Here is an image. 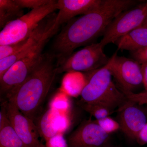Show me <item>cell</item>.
<instances>
[{"label":"cell","mask_w":147,"mask_h":147,"mask_svg":"<svg viewBox=\"0 0 147 147\" xmlns=\"http://www.w3.org/2000/svg\"><path fill=\"white\" fill-rule=\"evenodd\" d=\"M70 73L68 76L69 93L74 96L81 95L88 82V76L86 78L81 72L73 71Z\"/></svg>","instance_id":"e0dca14e"},{"label":"cell","mask_w":147,"mask_h":147,"mask_svg":"<svg viewBox=\"0 0 147 147\" xmlns=\"http://www.w3.org/2000/svg\"><path fill=\"white\" fill-rule=\"evenodd\" d=\"M95 121L100 128L109 135L120 130V125L118 121L110 117V116Z\"/></svg>","instance_id":"d6986e66"},{"label":"cell","mask_w":147,"mask_h":147,"mask_svg":"<svg viewBox=\"0 0 147 147\" xmlns=\"http://www.w3.org/2000/svg\"><path fill=\"white\" fill-rule=\"evenodd\" d=\"M140 3L135 0H103L96 10L68 21L53 43V55L58 59V64L69 57L76 48L103 34L116 16Z\"/></svg>","instance_id":"6da1fadb"},{"label":"cell","mask_w":147,"mask_h":147,"mask_svg":"<svg viewBox=\"0 0 147 147\" xmlns=\"http://www.w3.org/2000/svg\"><path fill=\"white\" fill-rule=\"evenodd\" d=\"M58 9L57 1H53L11 21L1 30L0 45L17 43L28 37L42 20Z\"/></svg>","instance_id":"5b68a950"},{"label":"cell","mask_w":147,"mask_h":147,"mask_svg":"<svg viewBox=\"0 0 147 147\" xmlns=\"http://www.w3.org/2000/svg\"><path fill=\"white\" fill-rule=\"evenodd\" d=\"M70 107V103L68 98L65 96L64 98L62 97H56L54 99L51 103V108L57 110L58 112L60 111L67 112Z\"/></svg>","instance_id":"44dd1931"},{"label":"cell","mask_w":147,"mask_h":147,"mask_svg":"<svg viewBox=\"0 0 147 147\" xmlns=\"http://www.w3.org/2000/svg\"><path fill=\"white\" fill-rule=\"evenodd\" d=\"M79 104L80 107L94 117L96 120L110 116L114 111L105 105L97 103H84L80 101Z\"/></svg>","instance_id":"ac0fdd59"},{"label":"cell","mask_w":147,"mask_h":147,"mask_svg":"<svg viewBox=\"0 0 147 147\" xmlns=\"http://www.w3.org/2000/svg\"><path fill=\"white\" fill-rule=\"evenodd\" d=\"M60 27L56 24L55 20L30 51L11 66L0 78L1 98L8 99L26 80L43 59L45 54H42V51L45 45L50 38L57 33Z\"/></svg>","instance_id":"3957f363"},{"label":"cell","mask_w":147,"mask_h":147,"mask_svg":"<svg viewBox=\"0 0 147 147\" xmlns=\"http://www.w3.org/2000/svg\"><path fill=\"white\" fill-rule=\"evenodd\" d=\"M128 100L136 102L139 105H147V92L139 93H129L125 94Z\"/></svg>","instance_id":"7402d4cb"},{"label":"cell","mask_w":147,"mask_h":147,"mask_svg":"<svg viewBox=\"0 0 147 147\" xmlns=\"http://www.w3.org/2000/svg\"><path fill=\"white\" fill-rule=\"evenodd\" d=\"M146 110L147 113V108ZM136 140L137 143L141 146L147 144V123L139 132Z\"/></svg>","instance_id":"d4e9b609"},{"label":"cell","mask_w":147,"mask_h":147,"mask_svg":"<svg viewBox=\"0 0 147 147\" xmlns=\"http://www.w3.org/2000/svg\"><path fill=\"white\" fill-rule=\"evenodd\" d=\"M0 147H26L11 124L3 104L0 111Z\"/></svg>","instance_id":"9a60e30c"},{"label":"cell","mask_w":147,"mask_h":147,"mask_svg":"<svg viewBox=\"0 0 147 147\" xmlns=\"http://www.w3.org/2000/svg\"><path fill=\"white\" fill-rule=\"evenodd\" d=\"M139 104L129 100L118 109V119L120 130L127 137L136 140L137 136L147 123L145 110Z\"/></svg>","instance_id":"8fae6325"},{"label":"cell","mask_w":147,"mask_h":147,"mask_svg":"<svg viewBox=\"0 0 147 147\" xmlns=\"http://www.w3.org/2000/svg\"><path fill=\"white\" fill-rule=\"evenodd\" d=\"M103 0H58L56 24L61 26L75 16L85 15L99 7Z\"/></svg>","instance_id":"7c38bea8"},{"label":"cell","mask_w":147,"mask_h":147,"mask_svg":"<svg viewBox=\"0 0 147 147\" xmlns=\"http://www.w3.org/2000/svg\"><path fill=\"white\" fill-rule=\"evenodd\" d=\"M141 69L143 77V85L146 89V91L147 92V63L141 65Z\"/></svg>","instance_id":"484cf974"},{"label":"cell","mask_w":147,"mask_h":147,"mask_svg":"<svg viewBox=\"0 0 147 147\" xmlns=\"http://www.w3.org/2000/svg\"><path fill=\"white\" fill-rule=\"evenodd\" d=\"M47 147H69L67 142L61 134L52 137L46 142Z\"/></svg>","instance_id":"603a6c76"},{"label":"cell","mask_w":147,"mask_h":147,"mask_svg":"<svg viewBox=\"0 0 147 147\" xmlns=\"http://www.w3.org/2000/svg\"><path fill=\"white\" fill-rule=\"evenodd\" d=\"M142 26H147V17L145 20Z\"/></svg>","instance_id":"4316f807"},{"label":"cell","mask_w":147,"mask_h":147,"mask_svg":"<svg viewBox=\"0 0 147 147\" xmlns=\"http://www.w3.org/2000/svg\"><path fill=\"white\" fill-rule=\"evenodd\" d=\"M36 125L40 135L46 142L65 130L67 121L65 115L50 108L40 118Z\"/></svg>","instance_id":"4fadbf2b"},{"label":"cell","mask_w":147,"mask_h":147,"mask_svg":"<svg viewBox=\"0 0 147 147\" xmlns=\"http://www.w3.org/2000/svg\"><path fill=\"white\" fill-rule=\"evenodd\" d=\"M53 0H16L22 8L34 9L46 5L53 1Z\"/></svg>","instance_id":"ffe728a7"},{"label":"cell","mask_w":147,"mask_h":147,"mask_svg":"<svg viewBox=\"0 0 147 147\" xmlns=\"http://www.w3.org/2000/svg\"><path fill=\"white\" fill-rule=\"evenodd\" d=\"M118 50L134 52L147 46V26H141L121 37L115 42Z\"/></svg>","instance_id":"5bb4252c"},{"label":"cell","mask_w":147,"mask_h":147,"mask_svg":"<svg viewBox=\"0 0 147 147\" xmlns=\"http://www.w3.org/2000/svg\"><path fill=\"white\" fill-rule=\"evenodd\" d=\"M24 9L16 0H0V28L3 29L11 21L24 15Z\"/></svg>","instance_id":"2e32d148"},{"label":"cell","mask_w":147,"mask_h":147,"mask_svg":"<svg viewBox=\"0 0 147 147\" xmlns=\"http://www.w3.org/2000/svg\"><path fill=\"white\" fill-rule=\"evenodd\" d=\"M107 64L101 68L90 71L88 82L81 94V101L101 104L114 111L125 104L128 99L113 82Z\"/></svg>","instance_id":"277c9868"},{"label":"cell","mask_w":147,"mask_h":147,"mask_svg":"<svg viewBox=\"0 0 147 147\" xmlns=\"http://www.w3.org/2000/svg\"><path fill=\"white\" fill-rule=\"evenodd\" d=\"M100 43H92L73 53L58 64V73L73 71H91L108 63V59Z\"/></svg>","instance_id":"8992f818"},{"label":"cell","mask_w":147,"mask_h":147,"mask_svg":"<svg viewBox=\"0 0 147 147\" xmlns=\"http://www.w3.org/2000/svg\"><path fill=\"white\" fill-rule=\"evenodd\" d=\"M110 135L92 119L83 121L67 139L69 147H110Z\"/></svg>","instance_id":"30bf717a"},{"label":"cell","mask_w":147,"mask_h":147,"mask_svg":"<svg viewBox=\"0 0 147 147\" xmlns=\"http://www.w3.org/2000/svg\"><path fill=\"white\" fill-rule=\"evenodd\" d=\"M108 68L125 94L134 92L143 85L141 65L134 59L119 57L115 53L110 58Z\"/></svg>","instance_id":"ba28073f"},{"label":"cell","mask_w":147,"mask_h":147,"mask_svg":"<svg viewBox=\"0 0 147 147\" xmlns=\"http://www.w3.org/2000/svg\"><path fill=\"white\" fill-rule=\"evenodd\" d=\"M131 53L133 59L140 64L147 63V46Z\"/></svg>","instance_id":"cb8c5ba5"},{"label":"cell","mask_w":147,"mask_h":147,"mask_svg":"<svg viewBox=\"0 0 147 147\" xmlns=\"http://www.w3.org/2000/svg\"><path fill=\"white\" fill-rule=\"evenodd\" d=\"M2 104L11 124L26 146L45 147L40 141V134L34 122L21 113L13 102L6 100Z\"/></svg>","instance_id":"9c48e42d"},{"label":"cell","mask_w":147,"mask_h":147,"mask_svg":"<svg viewBox=\"0 0 147 147\" xmlns=\"http://www.w3.org/2000/svg\"><path fill=\"white\" fill-rule=\"evenodd\" d=\"M55 59L53 55L45 54L26 80L7 100L34 122L58 73Z\"/></svg>","instance_id":"7a4b0ae2"},{"label":"cell","mask_w":147,"mask_h":147,"mask_svg":"<svg viewBox=\"0 0 147 147\" xmlns=\"http://www.w3.org/2000/svg\"><path fill=\"white\" fill-rule=\"evenodd\" d=\"M147 17V1L123 11L114 18L103 33L100 43L103 46L115 43L121 37L142 26Z\"/></svg>","instance_id":"52a82bcc"}]
</instances>
